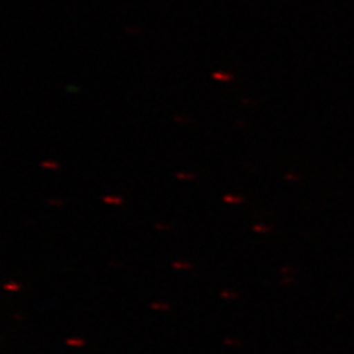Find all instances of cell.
Here are the masks:
<instances>
[{
	"label": "cell",
	"mask_w": 354,
	"mask_h": 354,
	"mask_svg": "<svg viewBox=\"0 0 354 354\" xmlns=\"http://www.w3.org/2000/svg\"><path fill=\"white\" fill-rule=\"evenodd\" d=\"M223 203L239 205V203H243V197L241 196H235V194H226L223 197Z\"/></svg>",
	"instance_id": "obj_1"
},
{
	"label": "cell",
	"mask_w": 354,
	"mask_h": 354,
	"mask_svg": "<svg viewBox=\"0 0 354 354\" xmlns=\"http://www.w3.org/2000/svg\"><path fill=\"white\" fill-rule=\"evenodd\" d=\"M102 201L108 205H121L124 203V200L118 196H105V197H102Z\"/></svg>",
	"instance_id": "obj_2"
},
{
	"label": "cell",
	"mask_w": 354,
	"mask_h": 354,
	"mask_svg": "<svg viewBox=\"0 0 354 354\" xmlns=\"http://www.w3.org/2000/svg\"><path fill=\"white\" fill-rule=\"evenodd\" d=\"M152 310H158V311H167L171 308V306L168 304H162V302H153L151 304Z\"/></svg>",
	"instance_id": "obj_3"
},
{
	"label": "cell",
	"mask_w": 354,
	"mask_h": 354,
	"mask_svg": "<svg viewBox=\"0 0 354 354\" xmlns=\"http://www.w3.org/2000/svg\"><path fill=\"white\" fill-rule=\"evenodd\" d=\"M172 266L175 268V269H180V270H188L192 268V264L189 263H187V261H175Z\"/></svg>",
	"instance_id": "obj_4"
},
{
	"label": "cell",
	"mask_w": 354,
	"mask_h": 354,
	"mask_svg": "<svg viewBox=\"0 0 354 354\" xmlns=\"http://www.w3.org/2000/svg\"><path fill=\"white\" fill-rule=\"evenodd\" d=\"M221 297L223 299H235L239 297V294L235 291H221Z\"/></svg>",
	"instance_id": "obj_5"
},
{
	"label": "cell",
	"mask_w": 354,
	"mask_h": 354,
	"mask_svg": "<svg viewBox=\"0 0 354 354\" xmlns=\"http://www.w3.org/2000/svg\"><path fill=\"white\" fill-rule=\"evenodd\" d=\"M21 288H23V286L19 285V283H16V282H7V283L4 285V290L8 291H19Z\"/></svg>",
	"instance_id": "obj_6"
},
{
	"label": "cell",
	"mask_w": 354,
	"mask_h": 354,
	"mask_svg": "<svg viewBox=\"0 0 354 354\" xmlns=\"http://www.w3.org/2000/svg\"><path fill=\"white\" fill-rule=\"evenodd\" d=\"M176 177L178 180H185V181H189V180H194L196 178L193 174H185V172H177Z\"/></svg>",
	"instance_id": "obj_7"
},
{
	"label": "cell",
	"mask_w": 354,
	"mask_h": 354,
	"mask_svg": "<svg viewBox=\"0 0 354 354\" xmlns=\"http://www.w3.org/2000/svg\"><path fill=\"white\" fill-rule=\"evenodd\" d=\"M41 167L48 168V169H54V171L58 169V165H57L55 162H53V160H45V162H42Z\"/></svg>",
	"instance_id": "obj_8"
},
{
	"label": "cell",
	"mask_w": 354,
	"mask_h": 354,
	"mask_svg": "<svg viewBox=\"0 0 354 354\" xmlns=\"http://www.w3.org/2000/svg\"><path fill=\"white\" fill-rule=\"evenodd\" d=\"M213 77L218 79V80H222V82H227L232 76L230 75V74H223V73H214Z\"/></svg>",
	"instance_id": "obj_9"
},
{
	"label": "cell",
	"mask_w": 354,
	"mask_h": 354,
	"mask_svg": "<svg viewBox=\"0 0 354 354\" xmlns=\"http://www.w3.org/2000/svg\"><path fill=\"white\" fill-rule=\"evenodd\" d=\"M153 227L158 231H171L172 230V226L168 223H156Z\"/></svg>",
	"instance_id": "obj_10"
},
{
	"label": "cell",
	"mask_w": 354,
	"mask_h": 354,
	"mask_svg": "<svg viewBox=\"0 0 354 354\" xmlns=\"http://www.w3.org/2000/svg\"><path fill=\"white\" fill-rule=\"evenodd\" d=\"M83 340L82 339H68L67 344H71V345H83Z\"/></svg>",
	"instance_id": "obj_11"
},
{
	"label": "cell",
	"mask_w": 354,
	"mask_h": 354,
	"mask_svg": "<svg viewBox=\"0 0 354 354\" xmlns=\"http://www.w3.org/2000/svg\"><path fill=\"white\" fill-rule=\"evenodd\" d=\"M48 203H49V205H53V206H62L64 205L62 200H57V198H54V200L51 198Z\"/></svg>",
	"instance_id": "obj_12"
},
{
	"label": "cell",
	"mask_w": 354,
	"mask_h": 354,
	"mask_svg": "<svg viewBox=\"0 0 354 354\" xmlns=\"http://www.w3.org/2000/svg\"><path fill=\"white\" fill-rule=\"evenodd\" d=\"M13 319H16V320H21L23 319V315H20V314H13Z\"/></svg>",
	"instance_id": "obj_13"
},
{
	"label": "cell",
	"mask_w": 354,
	"mask_h": 354,
	"mask_svg": "<svg viewBox=\"0 0 354 354\" xmlns=\"http://www.w3.org/2000/svg\"><path fill=\"white\" fill-rule=\"evenodd\" d=\"M225 342H226V344H235V340H232V339H226V340H225Z\"/></svg>",
	"instance_id": "obj_14"
},
{
	"label": "cell",
	"mask_w": 354,
	"mask_h": 354,
	"mask_svg": "<svg viewBox=\"0 0 354 354\" xmlns=\"http://www.w3.org/2000/svg\"><path fill=\"white\" fill-rule=\"evenodd\" d=\"M111 266H121L120 261H111Z\"/></svg>",
	"instance_id": "obj_15"
}]
</instances>
